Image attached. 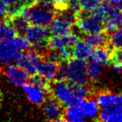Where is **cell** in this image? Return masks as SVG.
I'll list each match as a JSON object with an SVG mask.
<instances>
[{
    "instance_id": "1",
    "label": "cell",
    "mask_w": 122,
    "mask_h": 122,
    "mask_svg": "<svg viewBox=\"0 0 122 122\" xmlns=\"http://www.w3.org/2000/svg\"><path fill=\"white\" fill-rule=\"evenodd\" d=\"M30 23L41 26H49L57 14V8L52 0H40L24 8Z\"/></svg>"
},
{
    "instance_id": "2",
    "label": "cell",
    "mask_w": 122,
    "mask_h": 122,
    "mask_svg": "<svg viewBox=\"0 0 122 122\" xmlns=\"http://www.w3.org/2000/svg\"><path fill=\"white\" fill-rule=\"evenodd\" d=\"M65 65L67 80L72 83L86 85L90 77L87 70V63L85 59L71 58L65 63Z\"/></svg>"
},
{
    "instance_id": "3",
    "label": "cell",
    "mask_w": 122,
    "mask_h": 122,
    "mask_svg": "<svg viewBox=\"0 0 122 122\" xmlns=\"http://www.w3.org/2000/svg\"><path fill=\"white\" fill-rule=\"evenodd\" d=\"M76 26L84 34H93L104 30L103 22L99 20L91 12L81 10L77 14Z\"/></svg>"
},
{
    "instance_id": "4",
    "label": "cell",
    "mask_w": 122,
    "mask_h": 122,
    "mask_svg": "<svg viewBox=\"0 0 122 122\" xmlns=\"http://www.w3.org/2000/svg\"><path fill=\"white\" fill-rule=\"evenodd\" d=\"M50 94L63 105L78 103L70 88V82L65 80H55L53 82L50 86Z\"/></svg>"
},
{
    "instance_id": "5",
    "label": "cell",
    "mask_w": 122,
    "mask_h": 122,
    "mask_svg": "<svg viewBox=\"0 0 122 122\" xmlns=\"http://www.w3.org/2000/svg\"><path fill=\"white\" fill-rule=\"evenodd\" d=\"M104 4L106 9V15L103 23V27L104 30L110 34L122 25V10L106 1H104Z\"/></svg>"
},
{
    "instance_id": "6",
    "label": "cell",
    "mask_w": 122,
    "mask_h": 122,
    "mask_svg": "<svg viewBox=\"0 0 122 122\" xmlns=\"http://www.w3.org/2000/svg\"><path fill=\"white\" fill-rule=\"evenodd\" d=\"M21 51L16 48L12 39H5L0 42V65L2 67L17 63Z\"/></svg>"
},
{
    "instance_id": "7",
    "label": "cell",
    "mask_w": 122,
    "mask_h": 122,
    "mask_svg": "<svg viewBox=\"0 0 122 122\" xmlns=\"http://www.w3.org/2000/svg\"><path fill=\"white\" fill-rule=\"evenodd\" d=\"M4 75L12 85L23 87L29 81V74L18 65H9L4 66Z\"/></svg>"
},
{
    "instance_id": "8",
    "label": "cell",
    "mask_w": 122,
    "mask_h": 122,
    "mask_svg": "<svg viewBox=\"0 0 122 122\" xmlns=\"http://www.w3.org/2000/svg\"><path fill=\"white\" fill-rule=\"evenodd\" d=\"M42 59L40 54L35 50H28L22 52L17 61V65L25 70L30 75L37 73L38 65Z\"/></svg>"
},
{
    "instance_id": "9",
    "label": "cell",
    "mask_w": 122,
    "mask_h": 122,
    "mask_svg": "<svg viewBox=\"0 0 122 122\" xmlns=\"http://www.w3.org/2000/svg\"><path fill=\"white\" fill-rule=\"evenodd\" d=\"M43 111L45 117L53 121H65L64 118V110L62 104L54 97H49L44 100Z\"/></svg>"
},
{
    "instance_id": "10",
    "label": "cell",
    "mask_w": 122,
    "mask_h": 122,
    "mask_svg": "<svg viewBox=\"0 0 122 122\" xmlns=\"http://www.w3.org/2000/svg\"><path fill=\"white\" fill-rule=\"evenodd\" d=\"M72 25L69 20L59 12L49 24V31L52 35H66L72 33Z\"/></svg>"
},
{
    "instance_id": "11",
    "label": "cell",
    "mask_w": 122,
    "mask_h": 122,
    "mask_svg": "<svg viewBox=\"0 0 122 122\" xmlns=\"http://www.w3.org/2000/svg\"><path fill=\"white\" fill-rule=\"evenodd\" d=\"M78 40V35L73 33L66 35H54L49 39V48L53 50H59L65 47L72 48Z\"/></svg>"
},
{
    "instance_id": "12",
    "label": "cell",
    "mask_w": 122,
    "mask_h": 122,
    "mask_svg": "<svg viewBox=\"0 0 122 122\" xmlns=\"http://www.w3.org/2000/svg\"><path fill=\"white\" fill-rule=\"evenodd\" d=\"M59 66H60L59 62L51 61L44 58V59H41L38 65L37 73L49 80H55Z\"/></svg>"
},
{
    "instance_id": "13",
    "label": "cell",
    "mask_w": 122,
    "mask_h": 122,
    "mask_svg": "<svg viewBox=\"0 0 122 122\" xmlns=\"http://www.w3.org/2000/svg\"><path fill=\"white\" fill-rule=\"evenodd\" d=\"M23 88H24V92L27 96L28 100L35 105L43 104L46 100V95H49V93L46 92L45 90L31 83H27L23 86Z\"/></svg>"
},
{
    "instance_id": "14",
    "label": "cell",
    "mask_w": 122,
    "mask_h": 122,
    "mask_svg": "<svg viewBox=\"0 0 122 122\" xmlns=\"http://www.w3.org/2000/svg\"><path fill=\"white\" fill-rule=\"evenodd\" d=\"M78 104L81 107L86 119L90 120H98L100 114V105L97 103L96 99L85 98L78 101Z\"/></svg>"
},
{
    "instance_id": "15",
    "label": "cell",
    "mask_w": 122,
    "mask_h": 122,
    "mask_svg": "<svg viewBox=\"0 0 122 122\" xmlns=\"http://www.w3.org/2000/svg\"><path fill=\"white\" fill-rule=\"evenodd\" d=\"M64 118L65 121L70 122H84L86 120V117L78 103L66 105V108L64 110Z\"/></svg>"
},
{
    "instance_id": "16",
    "label": "cell",
    "mask_w": 122,
    "mask_h": 122,
    "mask_svg": "<svg viewBox=\"0 0 122 122\" xmlns=\"http://www.w3.org/2000/svg\"><path fill=\"white\" fill-rule=\"evenodd\" d=\"M98 120L105 122H122V110L118 105L102 108Z\"/></svg>"
},
{
    "instance_id": "17",
    "label": "cell",
    "mask_w": 122,
    "mask_h": 122,
    "mask_svg": "<svg viewBox=\"0 0 122 122\" xmlns=\"http://www.w3.org/2000/svg\"><path fill=\"white\" fill-rule=\"evenodd\" d=\"M92 51L93 47L90 44H88L85 40H81L79 39V40L72 47V56L73 58L85 60L90 58Z\"/></svg>"
},
{
    "instance_id": "18",
    "label": "cell",
    "mask_w": 122,
    "mask_h": 122,
    "mask_svg": "<svg viewBox=\"0 0 122 122\" xmlns=\"http://www.w3.org/2000/svg\"><path fill=\"white\" fill-rule=\"evenodd\" d=\"M96 101L101 108L115 106L118 105L119 95L110 91L100 92L96 96Z\"/></svg>"
},
{
    "instance_id": "19",
    "label": "cell",
    "mask_w": 122,
    "mask_h": 122,
    "mask_svg": "<svg viewBox=\"0 0 122 122\" xmlns=\"http://www.w3.org/2000/svg\"><path fill=\"white\" fill-rule=\"evenodd\" d=\"M9 20L11 23V24L14 26V29L17 30L18 34H24L30 24L29 17L23 10L19 14L11 18V19H9Z\"/></svg>"
},
{
    "instance_id": "20",
    "label": "cell",
    "mask_w": 122,
    "mask_h": 122,
    "mask_svg": "<svg viewBox=\"0 0 122 122\" xmlns=\"http://www.w3.org/2000/svg\"><path fill=\"white\" fill-rule=\"evenodd\" d=\"M89 59L105 65L111 59V53L109 51L106 46L96 47L95 49H93Z\"/></svg>"
},
{
    "instance_id": "21",
    "label": "cell",
    "mask_w": 122,
    "mask_h": 122,
    "mask_svg": "<svg viewBox=\"0 0 122 122\" xmlns=\"http://www.w3.org/2000/svg\"><path fill=\"white\" fill-rule=\"evenodd\" d=\"M109 34L105 32H100L93 34H87L85 37V40L90 44L92 47H103L107 46L109 44Z\"/></svg>"
},
{
    "instance_id": "22",
    "label": "cell",
    "mask_w": 122,
    "mask_h": 122,
    "mask_svg": "<svg viewBox=\"0 0 122 122\" xmlns=\"http://www.w3.org/2000/svg\"><path fill=\"white\" fill-rule=\"evenodd\" d=\"M18 35V32L9 21H0V42L5 39H12Z\"/></svg>"
},
{
    "instance_id": "23",
    "label": "cell",
    "mask_w": 122,
    "mask_h": 122,
    "mask_svg": "<svg viewBox=\"0 0 122 122\" xmlns=\"http://www.w3.org/2000/svg\"><path fill=\"white\" fill-rule=\"evenodd\" d=\"M70 82V81H69ZM70 88L72 90L74 95L76 98V100H83V99L87 98V96H89V94H90V90L89 88L86 86L85 84H79V83H72L70 82Z\"/></svg>"
},
{
    "instance_id": "24",
    "label": "cell",
    "mask_w": 122,
    "mask_h": 122,
    "mask_svg": "<svg viewBox=\"0 0 122 122\" xmlns=\"http://www.w3.org/2000/svg\"><path fill=\"white\" fill-rule=\"evenodd\" d=\"M29 83H31V84H33V85H36V86L39 87V88L43 89V90H45L46 92L50 94L51 84L49 83V80H47L46 78H44L42 75H39L38 73L33 75L32 76L29 78Z\"/></svg>"
},
{
    "instance_id": "25",
    "label": "cell",
    "mask_w": 122,
    "mask_h": 122,
    "mask_svg": "<svg viewBox=\"0 0 122 122\" xmlns=\"http://www.w3.org/2000/svg\"><path fill=\"white\" fill-rule=\"evenodd\" d=\"M103 66L104 65L101 64L89 59L88 63H87V70H88V75L90 80H95L100 77Z\"/></svg>"
},
{
    "instance_id": "26",
    "label": "cell",
    "mask_w": 122,
    "mask_h": 122,
    "mask_svg": "<svg viewBox=\"0 0 122 122\" xmlns=\"http://www.w3.org/2000/svg\"><path fill=\"white\" fill-rule=\"evenodd\" d=\"M109 44L113 49L122 48V25L110 34Z\"/></svg>"
},
{
    "instance_id": "27",
    "label": "cell",
    "mask_w": 122,
    "mask_h": 122,
    "mask_svg": "<svg viewBox=\"0 0 122 122\" xmlns=\"http://www.w3.org/2000/svg\"><path fill=\"white\" fill-rule=\"evenodd\" d=\"M14 45L16 46L18 49L21 52H25V51L29 50L31 45V43L29 41V39L25 36L17 35L13 39Z\"/></svg>"
},
{
    "instance_id": "28",
    "label": "cell",
    "mask_w": 122,
    "mask_h": 122,
    "mask_svg": "<svg viewBox=\"0 0 122 122\" xmlns=\"http://www.w3.org/2000/svg\"><path fill=\"white\" fill-rule=\"evenodd\" d=\"M81 10L91 12L101 4V0H80Z\"/></svg>"
},
{
    "instance_id": "29",
    "label": "cell",
    "mask_w": 122,
    "mask_h": 122,
    "mask_svg": "<svg viewBox=\"0 0 122 122\" xmlns=\"http://www.w3.org/2000/svg\"><path fill=\"white\" fill-rule=\"evenodd\" d=\"M59 53L60 62H67L70 60L73 56H72V48L70 47H65L57 50Z\"/></svg>"
},
{
    "instance_id": "30",
    "label": "cell",
    "mask_w": 122,
    "mask_h": 122,
    "mask_svg": "<svg viewBox=\"0 0 122 122\" xmlns=\"http://www.w3.org/2000/svg\"><path fill=\"white\" fill-rule=\"evenodd\" d=\"M68 9L78 14V13L81 11L80 0H68Z\"/></svg>"
},
{
    "instance_id": "31",
    "label": "cell",
    "mask_w": 122,
    "mask_h": 122,
    "mask_svg": "<svg viewBox=\"0 0 122 122\" xmlns=\"http://www.w3.org/2000/svg\"><path fill=\"white\" fill-rule=\"evenodd\" d=\"M111 60L119 62L122 65V48L114 49L111 52Z\"/></svg>"
},
{
    "instance_id": "32",
    "label": "cell",
    "mask_w": 122,
    "mask_h": 122,
    "mask_svg": "<svg viewBox=\"0 0 122 122\" xmlns=\"http://www.w3.org/2000/svg\"><path fill=\"white\" fill-rule=\"evenodd\" d=\"M54 3L58 11L63 10L68 8V0H52Z\"/></svg>"
},
{
    "instance_id": "33",
    "label": "cell",
    "mask_w": 122,
    "mask_h": 122,
    "mask_svg": "<svg viewBox=\"0 0 122 122\" xmlns=\"http://www.w3.org/2000/svg\"><path fill=\"white\" fill-rule=\"evenodd\" d=\"M8 14V6L4 0H0V19H2Z\"/></svg>"
},
{
    "instance_id": "34",
    "label": "cell",
    "mask_w": 122,
    "mask_h": 122,
    "mask_svg": "<svg viewBox=\"0 0 122 122\" xmlns=\"http://www.w3.org/2000/svg\"><path fill=\"white\" fill-rule=\"evenodd\" d=\"M111 68L115 72H122V65L116 61H112Z\"/></svg>"
},
{
    "instance_id": "35",
    "label": "cell",
    "mask_w": 122,
    "mask_h": 122,
    "mask_svg": "<svg viewBox=\"0 0 122 122\" xmlns=\"http://www.w3.org/2000/svg\"><path fill=\"white\" fill-rule=\"evenodd\" d=\"M4 3H5L6 4H7V6L9 7V6H11V5H14V4H17V3H19L20 0H4Z\"/></svg>"
},
{
    "instance_id": "36",
    "label": "cell",
    "mask_w": 122,
    "mask_h": 122,
    "mask_svg": "<svg viewBox=\"0 0 122 122\" xmlns=\"http://www.w3.org/2000/svg\"><path fill=\"white\" fill-rule=\"evenodd\" d=\"M118 107L122 110V94L119 95V102H118Z\"/></svg>"
},
{
    "instance_id": "37",
    "label": "cell",
    "mask_w": 122,
    "mask_h": 122,
    "mask_svg": "<svg viewBox=\"0 0 122 122\" xmlns=\"http://www.w3.org/2000/svg\"><path fill=\"white\" fill-rule=\"evenodd\" d=\"M28 1H29L30 4H34V3H36V2H39V1H40V0H28Z\"/></svg>"
},
{
    "instance_id": "38",
    "label": "cell",
    "mask_w": 122,
    "mask_h": 122,
    "mask_svg": "<svg viewBox=\"0 0 122 122\" xmlns=\"http://www.w3.org/2000/svg\"><path fill=\"white\" fill-rule=\"evenodd\" d=\"M104 1H106V2L110 3V4H114V3H115L116 0H104Z\"/></svg>"
},
{
    "instance_id": "39",
    "label": "cell",
    "mask_w": 122,
    "mask_h": 122,
    "mask_svg": "<svg viewBox=\"0 0 122 122\" xmlns=\"http://www.w3.org/2000/svg\"><path fill=\"white\" fill-rule=\"evenodd\" d=\"M1 101H2V93L0 91V104H1Z\"/></svg>"
}]
</instances>
